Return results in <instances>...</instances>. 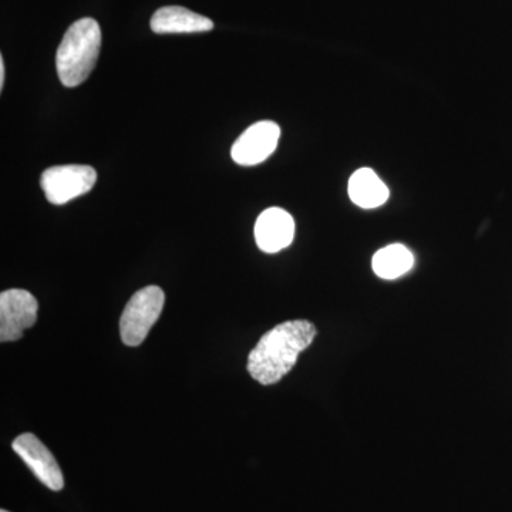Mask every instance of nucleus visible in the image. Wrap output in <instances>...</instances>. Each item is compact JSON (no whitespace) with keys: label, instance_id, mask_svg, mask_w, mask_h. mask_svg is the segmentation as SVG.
<instances>
[{"label":"nucleus","instance_id":"nucleus-1","mask_svg":"<svg viewBox=\"0 0 512 512\" xmlns=\"http://www.w3.org/2000/svg\"><path fill=\"white\" fill-rule=\"evenodd\" d=\"M318 330L309 320H288L266 332L248 356L247 369L256 382L271 386L295 367L303 350L312 345Z\"/></svg>","mask_w":512,"mask_h":512},{"label":"nucleus","instance_id":"nucleus-2","mask_svg":"<svg viewBox=\"0 0 512 512\" xmlns=\"http://www.w3.org/2000/svg\"><path fill=\"white\" fill-rule=\"evenodd\" d=\"M100 47L101 30L96 20L80 19L67 29L56 55L57 74L63 86L77 87L89 79Z\"/></svg>","mask_w":512,"mask_h":512},{"label":"nucleus","instance_id":"nucleus-3","mask_svg":"<svg viewBox=\"0 0 512 512\" xmlns=\"http://www.w3.org/2000/svg\"><path fill=\"white\" fill-rule=\"evenodd\" d=\"M165 295L158 286H147L134 293L120 319V333L124 345L140 346L163 312Z\"/></svg>","mask_w":512,"mask_h":512},{"label":"nucleus","instance_id":"nucleus-4","mask_svg":"<svg viewBox=\"0 0 512 512\" xmlns=\"http://www.w3.org/2000/svg\"><path fill=\"white\" fill-rule=\"evenodd\" d=\"M97 181V173L90 165H57L47 168L40 185L50 204L63 205L87 194Z\"/></svg>","mask_w":512,"mask_h":512},{"label":"nucleus","instance_id":"nucleus-5","mask_svg":"<svg viewBox=\"0 0 512 512\" xmlns=\"http://www.w3.org/2000/svg\"><path fill=\"white\" fill-rule=\"evenodd\" d=\"M39 303L23 289H9L0 295V340H19L36 323Z\"/></svg>","mask_w":512,"mask_h":512},{"label":"nucleus","instance_id":"nucleus-6","mask_svg":"<svg viewBox=\"0 0 512 512\" xmlns=\"http://www.w3.org/2000/svg\"><path fill=\"white\" fill-rule=\"evenodd\" d=\"M279 138H281V127L274 121H259L252 124L232 146V160L245 167L264 163L266 158L274 154Z\"/></svg>","mask_w":512,"mask_h":512},{"label":"nucleus","instance_id":"nucleus-7","mask_svg":"<svg viewBox=\"0 0 512 512\" xmlns=\"http://www.w3.org/2000/svg\"><path fill=\"white\" fill-rule=\"evenodd\" d=\"M13 450L25 461L26 466L32 470L40 483L45 484L52 491L63 490L62 470L49 448L37 439L35 434H20L18 439L13 441Z\"/></svg>","mask_w":512,"mask_h":512},{"label":"nucleus","instance_id":"nucleus-8","mask_svg":"<svg viewBox=\"0 0 512 512\" xmlns=\"http://www.w3.org/2000/svg\"><path fill=\"white\" fill-rule=\"evenodd\" d=\"M295 237V221L282 208H268L255 222V241L261 251L276 254L288 248Z\"/></svg>","mask_w":512,"mask_h":512},{"label":"nucleus","instance_id":"nucleus-9","mask_svg":"<svg viewBox=\"0 0 512 512\" xmlns=\"http://www.w3.org/2000/svg\"><path fill=\"white\" fill-rule=\"evenodd\" d=\"M151 29L158 35L173 33H200L214 29V22L205 16L191 12L183 6H165L151 18Z\"/></svg>","mask_w":512,"mask_h":512},{"label":"nucleus","instance_id":"nucleus-10","mask_svg":"<svg viewBox=\"0 0 512 512\" xmlns=\"http://www.w3.org/2000/svg\"><path fill=\"white\" fill-rule=\"evenodd\" d=\"M348 192L353 204L365 210L382 207L390 195L389 188L372 168L356 170L350 177Z\"/></svg>","mask_w":512,"mask_h":512},{"label":"nucleus","instance_id":"nucleus-11","mask_svg":"<svg viewBox=\"0 0 512 512\" xmlns=\"http://www.w3.org/2000/svg\"><path fill=\"white\" fill-rule=\"evenodd\" d=\"M414 265V256L410 249L402 244H393L389 247L379 249L373 256L372 266L379 278L392 279L400 278L410 271Z\"/></svg>","mask_w":512,"mask_h":512},{"label":"nucleus","instance_id":"nucleus-12","mask_svg":"<svg viewBox=\"0 0 512 512\" xmlns=\"http://www.w3.org/2000/svg\"><path fill=\"white\" fill-rule=\"evenodd\" d=\"M5 62H3V57H0V89H3L5 86Z\"/></svg>","mask_w":512,"mask_h":512},{"label":"nucleus","instance_id":"nucleus-13","mask_svg":"<svg viewBox=\"0 0 512 512\" xmlns=\"http://www.w3.org/2000/svg\"><path fill=\"white\" fill-rule=\"evenodd\" d=\"M0 512H9V511H6V510H2V511H0Z\"/></svg>","mask_w":512,"mask_h":512}]
</instances>
